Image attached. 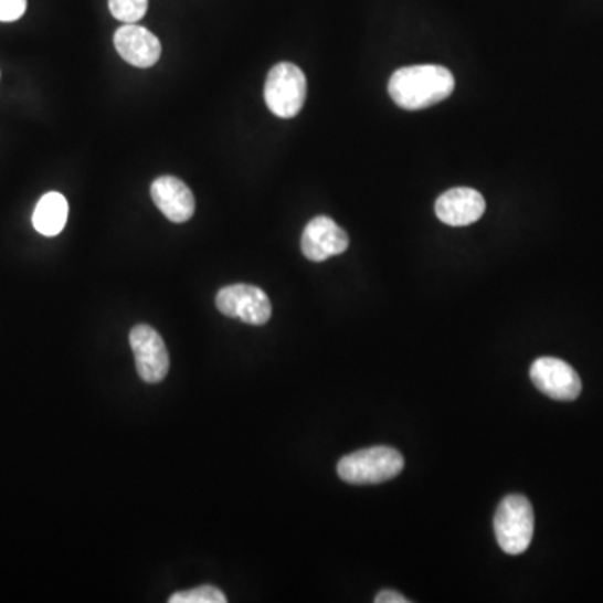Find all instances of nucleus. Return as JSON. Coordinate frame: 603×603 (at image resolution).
I'll use <instances>...</instances> for the list:
<instances>
[{
	"label": "nucleus",
	"instance_id": "f257e3e1",
	"mask_svg": "<svg viewBox=\"0 0 603 603\" xmlns=\"http://www.w3.org/2000/svg\"><path fill=\"white\" fill-rule=\"evenodd\" d=\"M455 91V77L449 70L434 64L402 67L389 81V94L395 105L410 112L430 108Z\"/></svg>",
	"mask_w": 603,
	"mask_h": 603
},
{
	"label": "nucleus",
	"instance_id": "f03ea898",
	"mask_svg": "<svg viewBox=\"0 0 603 603\" xmlns=\"http://www.w3.org/2000/svg\"><path fill=\"white\" fill-rule=\"evenodd\" d=\"M404 469V458L394 447L374 446L343 456L337 473L349 485H381Z\"/></svg>",
	"mask_w": 603,
	"mask_h": 603
},
{
	"label": "nucleus",
	"instance_id": "7ed1b4c3",
	"mask_svg": "<svg viewBox=\"0 0 603 603\" xmlns=\"http://www.w3.org/2000/svg\"><path fill=\"white\" fill-rule=\"evenodd\" d=\"M535 514L530 499L510 495L499 503L495 514V535L499 547L508 556H521L533 540Z\"/></svg>",
	"mask_w": 603,
	"mask_h": 603
},
{
	"label": "nucleus",
	"instance_id": "20e7f679",
	"mask_svg": "<svg viewBox=\"0 0 603 603\" xmlns=\"http://www.w3.org/2000/svg\"><path fill=\"white\" fill-rule=\"evenodd\" d=\"M307 80L300 67L281 63L272 67L265 81V103L278 118H294L306 103Z\"/></svg>",
	"mask_w": 603,
	"mask_h": 603
},
{
	"label": "nucleus",
	"instance_id": "39448f33",
	"mask_svg": "<svg viewBox=\"0 0 603 603\" xmlns=\"http://www.w3.org/2000/svg\"><path fill=\"white\" fill-rule=\"evenodd\" d=\"M216 309L223 316L242 320L250 326H264L272 317L271 298L255 285L236 284L223 287L216 294Z\"/></svg>",
	"mask_w": 603,
	"mask_h": 603
},
{
	"label": "nucleus",
	"instance_id": "423d86ee",
	"mask_svg": "<svg viewBox=\"0 0 603 603\" xmlns=\"http://www.w3.org/2000/svg\"><path fill=\"white\" fill-rule=\"evenodd\" d=\"M129 343L139 378L149 384L163 381L170 371V356L160 334L154 327L139 324L129 332Z\"/></svg>",
	"mask_w": 603,
	"mask_h": 603
},
{
	"label": "nucleus",
	"instance_id": "0eeeda50",
	"mask_svg": "<svg viewBox=\"0 0 603 603\" xmlns=\"http://www.w3.org/2000/svg\"><path fill=\"white\" fill-rule=\"evenodd\" d=\"M530 378L538 391L556 401H575L582 392L580 375L562 359H537L531 366Z\"/></svg>",
	"mask_w": 603,
	"mask_h": 603
},
{
	"label": "nucleus",
	"instance_id": "6e6552de",
	"mask_svg": "<svg viewBox=\"0 0 603 603\" xmlns=\"http://www.w3.org/2000/svg\"><path fill=\"white\" fill-rule=\"evenodd\" d=\"M347 248L349 235L329 216H316L302 235V254L313 262H326Z\"/></svg>",
	"mask_w": 603,
	"mask_h": 603
},
{
	"label": "nucleus",
	"instance_id": "1a4fd4ad",
	"mask_svg": "<svg viewBox=\"0 0 603 603\" xmlns=\"http://www.w3.org/2000/svg\"><path fill=\"white\" fill-rule=\"evenodd\" d=\"M437 219L449 226H468L485 215V198L473 188H453L436 200Z\"/></svg>",
	"mask_w": 603,
	"mask_h": 603
},
{
	"label": "nucleus",
	"instance_id": "9d476101",
	"mask_svg": "<svg viewBox=\"0 0 603 603\" xmlns=\"http://www.w3.org/2000/svg\"><path fill=\"white\" fill-rule=\"evenodd\" d=\"M115 47L126 63L141 70L155 66L161 56L160 39L136 24H125L116 31Z\"/></svg>",
	"mask_w": 603,
	"mask_h": 603
},
{
	"label": "nucleus",
	"instance_id": "9b49d317",
	"mask_svg": "<svg viewBox=\"0 0 603 603\" xmlns=\"http://www.w3.org/2000/svg\"><path fill=\"white\" fill-rule=\"evenodd\" d=\"M155 205L170 222L184 223L193 216L194 197L177 177H160L151 184Z\"/></svg>",
	"mask_w": 603,
	"mask_h": 603
},
{
	"label": "nucleus",
	"instance_id": "f8f14e48",
	"mask_svg": "<svg viewBox=\"0 0 603 603\" xmlns=\"http://www.w3.org/2000/svg\"><path fill=\"white\" fill-rule=\"evenodd\" d=\"M67 215H70V205H67L66 197L51 191L39 200L32 215V225L41 235L56 236L66 226Z\"/></svg>",
	"mask_w": 603,
	"mask_h": 603
},
{
	"label": "nucleus",
	"instance_id": "ddd939ff",
	"mask_svg": "<svg viewBox=\"0 0 603 603\" xmlns=\"http://www.w3.org/2000/svg\"><path fill=\"white\" fill-rule=\"evenodd\" d=\"M113 18L125 24H136L148 12V0H109Z\"/></svg>",
	"mask_w": 603,
	"mask_h": 603
},
{
	"label": "nucleus",
	"instance_id": "4468645a",
	"mask_svg": "<svg viewBox=\"0 0 603 603\" xmlns=\"http://www.w3.org/2000/svg\"><path fill=\"white\" fill-rule=\"evenodd\" d=\"M226 596L222 590L213 585H201L187 592L173 593L170 603H225Z\"/></svg>",
	"mask_w": 603,
	"mask_h": 603
},
{
	"label": "nucleus",
	"instance_id": "2eb2a0df",
	"mask_svg": "<svg viewBox=\"0 0 603 603\" xmlns=\"http://www.w3.org/2000/svg\"><path fill=\"white\" fill-rule=\"evenodd\" d=\"M28 0H0V22H14L24 15Z\"/></svg>",
	"mask_w": 603,
	"mask_h": 603
},
{
	"label": "nucleus",
	"instance_id": "dca6fc26",
	"mask_svg": "<svg viewBox=\"0 0 603 603\" xmlns=\"http://www.w3.org/2000/svg\"><path fill=\"white\" fill-rule=\"evenodd\" d=\"M375 603H410L411 600H408L406 596L401 595L394 590H384V592L378 593L374 599Z\"/></svg>",
	"mask_w": 603,
	"mask_h": 603
}]
</instances>
